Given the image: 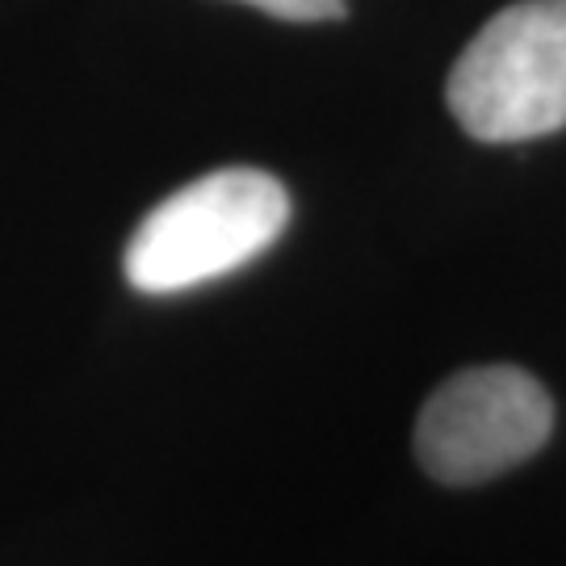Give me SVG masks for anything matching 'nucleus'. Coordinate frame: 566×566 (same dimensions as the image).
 I'll use <instances>...</instances> for the list:
<instances>
[{
    "label": "nucleus",
    "mask_w": 566,
    "mask_h": 566,
    "mask_svg": "<svg viewBox=\"0 0 566 566\" xmlns=\"http://www.w3.org/2000/svg\"><path fill=\"white\" fill-rule=\"evenodd\" d=\"M290 223V193L261 168H219L164 198L126 243V282L181 294L256 261Z\"/></svg>",
    "instance_id": "obj_1"
},
{
    "label": "nucleus",
    "mask_w": 566,
    "mask_h": 566,
    "mask_svg": "<svg viewBox=\"0 0 566 566\" xmlns=\"http://www.w3.org/2000/svg\"><path fill=\"white\" fill-rule=\"evenodd\" d=\"M470 139L525 143L566 126V0H521L486 21L449 72Z\"/></svg>",
    "instance_id": "obj_2"
},
{
    "label": "nucleus",
    "mask_w": 566,
    "mask_h": 566,
    "mask_svg": "<svg viewBox=\"0 0 566 566\" xmlns=\"http://www.w3.org/2000/svg\"><path fill=\"white\" fill-rule=\"evenodd\" d=\"M549 432L546 386L516 365H479L432 390L416 420V458L437 483L474 486L528 462Z\"/></svg>",
    "instance_id": "obj_3"
},
{
    "label": "nucleus",
    "mask_w": 566,
    "mask_h": 566,
    "mask_svg": "<svg viewBox=\"0 0 566 566\" xmlns=\"http://www.w3.org/2000/svg\"><path fill=\"white\" fill-rule=\"evenodd\" d=\"M248 4H256V9L285 21H332L340 18L348 0H248Z\"/></svg>",
    "instance_id": "obj_4"
}]
</instances>
